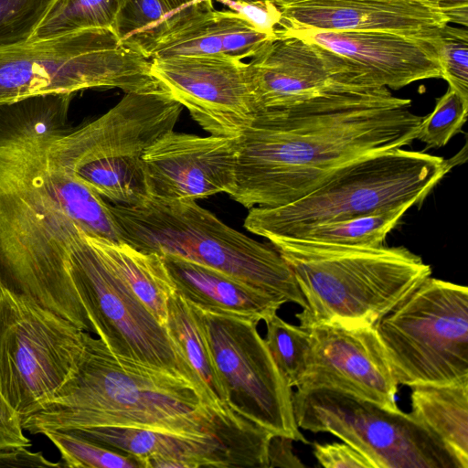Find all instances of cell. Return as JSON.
Returning a JSON list of instances; mask_svg holds the SVG:
<instances>
[{
  "label": "cell",
  "instance_id": "6da1fadb",
  "mask_svg": "<svg viewBox=\"0 0 468 468\" xmlns=\"http://www.w3.org/2000/svg\"><path fill=\"white\" fill-rule=\"evenodd\" d=\"M73 96L0 105V285L92 332L70 276L72 247L80 229L122 239L112 205L51 155Z\"/></svg>",
  "mask_w": 468,
  "mask_h": 468
},
{
  "label": "cell",
  "instance_id": "7a4b0ae2",
  "mask_svg": "<svg viewBox=\"0 0 468 468\" xmlns=\"http://www.w3.org/2000/svg\"><path fill=\"white\" fill-rule=\"evenodd\" d=\"M423 118L411 111L410 99L367 85H343L257 112L237 136L229 197L249 209L292 203L355 160L409 145Z\"/></svg>",
  "mask_w": 468,
  "mask_h": 468
},
{
  "label": "cell",
  "instance_id": "3957f363",
  "mask_svg": "<svg viewBox=\"0 0 468 468\" xmlns=\"http://www.w3.org/2000/svg\"><path fill=\"white\" fill-rule=\"evenodd\" d=\"M80 360L56 397L21 421L23 430L136 427L200 430L213 406L180 374L112 353L101 338L84 335Z\"/></svg>",
  "mask_w": 468,
  "mask_h": 468
},
{
  "label": "cell",
  "instance_id": "277c9868",
  "mask_svg": "<svg viewBox=\"0 0 468 468\" xmlns=\"http://www.w3.org/2000/svg\"><path fill=\"white\" fill-rule=\"evenodd\" d=\"M289 265L304 298L300 326L374 324L431 268L407 248L342 247L298 238L268 239Z\"/></svg>",
  "mask_w": 468,
  "mask_h": 468
},
{
  "label": "cell",
  "instance_id": "5b68a950",
  "mask_svg": "<svg viewBox=\"0 0 468 468\" xmlns=\"http://www.w3.org/2000/svg\"><path fill=\"white\" fill-rule=\"evenodd\" d=\"M122 241L144 252L174 255L217 270L286 303L305 305L277 250L228 226L196 201L150 198L113 205Z\"/></svg>",
  "mask_w": 468,
  "mask_h": 468
},
{
  "label": "cell",
  "instance_id": "8992f818",
  "mask_svg": "<svg viewBox=\"0 0 468 468\" xmlns=\"http://www.w3.org/2000/svg\"><path fill=\"white\" fill-rule=\"evenodd\" d=\"M453 165L402 148L355 160L304 197L275 207H252L244 227L271 239L295 238L312 227L419 203Z\"/></svg>",
  "mask_w": 468,
  "mask_h": 468
},
{
  "label": "cell",
  "instance_id": "52a82bcc",
  "mask_svg": "<svg viewBox=\"0 0 468 468\" xmlns=\"http://www.w3.org/2000/svg\"><path fill=\"white\" fill-rule=\"evenodd\" d=\"M99 88L128 93L162 86L151 74V59L122 43L109 28L0 48V105Z\"/></svg>",
  "mask_w": 468,
  "mask_h": 468
},
{
  "label": "cell",
  "instance_id": "ba28073f",
  "mask_svg": "<svg viewBox=\"0 0 468 468\" xmlns=\"http://www.w3.org/2000/svg\"><path fill=\"white\" fill-rule=\"evenodd\" d=\"M374 328L398 384L468 380V288L431 276Z\"/></svg>",
  "mask_w": 468,
  "mask_h": 468
},
{
  "label": "cell",
  "instance_id": "9c48e42d",
  "mask_svg": "<svg viewBox=\"0 0 468 468\" xmlns=\"http://www.w3.org/2000/svg\"><path fill=\"white\" fill-rule=\"evenodd\" d=\"M292 402L299 428L336 436L373 468H463L447 445L410 413L328 388L297 389Z\"/></svg>",
  "mask_w": 468,
  "mask_h": 468
},
{
  "label": "cell",
  "instance_id": "30bf717a",
  "mask_svg": "<svg viewBox=\"0 0 468 468\" xmlns=\"http://www.w3.org/2000/svg\"><path fill=\"white\" fill-rule=\"evenodd\" d=\"M85 332L0 285V393L21 421L52 401L76 369Z\"/></svg>",
  "mask_w": 468,
  "mask_h": 468
},
{
  "label": "cell",
  "instance_id": "8fae6325",
  "mask_svg": "<svg viewBox=\"0 0 468 468\" xmlns=\"http://www.w3.org/2000/svg\"><path fill=\"white\" fill-rule=\"evenodd\" d=\"M70 276L92 332L117 356L177 373L206 396L165 325L153 315L80 229Z\"/></svg>",
  "mask_w": 468,
  "mask_h": 468
},
{
  "label": "cell",
  "instance_id": "7c38bea8",
  "mask_svg": "<svg viewBox=\"0 0 468 468\" xmlns=\"http://www.w3.org/2000/svg\"><path fill=\"white\" fill-rule=\"evenodd\" d=\"M71 431L134 457L140 468H269L273 436L229 404L217 406L200 430L101 426Z\"/></svg>",
  "mask_w": 468,
  "mask_h": 468
},
{
  "label": "cell",
  "instance_id": "4fadbf2b",
  "mask_svg": "<svg viewBox=\"0 0 468 468\" xmlns=\"http://www.w3.org/2000/svg\"><path fill=\"white\" fill-rule=\"evenodd\" d=\"M183 106L164 88L125 93L107 112L53 140L52 157L81 183L144 168L142 155L174 130Z\"/></svg>",
  "mask_w": 468,
  "mask_h": 468
},
{
  "label": "cell",
  "instance_id": "5bb4252c",
  "mask_svg": "<svg viewBox=\"0 0 468 468\" xmlns=\"http://www.w3.org/2000/svg\"><path fill=\"white\" fill-rule=\"evenodd\" d=\"M206 339L228 403L272 435L309 443L293 415L292 389L258 330V324L189 304Z\"/></svg>",
  "mask_w": 468,
  "mask_h": 468
},
{
  "label": "cell",
  "instance_id": "9a60e30c",
  "mask_svg": "<svg viewBox=\"0 0 468 468\" xmlns=\"http://www.w3.org/2000/svg\"><path fill=\"white\" fill-rule=\"evenodd\" d=\"M250 58L256 112L302 103L343 85L378 86L352 60L295 33H278Z\"/></svg>",
  "mask_w": 468,
  "mask_h": 468
},
{
  "label": "cell",
  "instance_id": "2e32d148",
  "mask_svg": "<svg viewBox=\"0 0 468 468\" xmlns=\"http://www.w3.org/2000/svg\"><path fill=\"white\" fill-rule=\"evenodd\" d=\"M151 74L211 135L237 137L255 102L246 62L227 56L151 59Z\"/></svg>",
  "mask_w": 468,
  "mask_h": 468
},
{
  "label": "cell",
  "instance_id": "e0dca14e",
  "mask_svg": "<svg viewBox=\"0 0 468 468\" xmlns=\"http://www.w3.org/2000/svg\"><path fill=\"white\" fill-rule=\"evenodd\" d=\"M308 330L306 370L297 389L335 388L399 410V384L374 326L322 324Z\"/></svg>",
  "mask_w": 468,
  "mask_h": 468
},
{
  "label": "cell",
  "instance_id": "ac0fdd59",
  "mask_svg": "<svg viewBox=\"0 0 468 468\" xmlns=\"http://www.w3.org/2000/svg\"><path fill=\"white\" fill-rule=\"evenodd\" d=\"M237 137L166 133L142 155L151 198L196 201L236 186Z\"/></svg>",
  "mask_w": 468,
  "mask_h": 468
},
{
  "label": "cell",
  "instance_id": "d6986e66",
  "mask_svg": "<svg viewBox=\"0 0 468 468\" xmlns=\"http://www.w3.org/2000/svg\"><path fill=\"white\" fill-rule=\"evenodd\" d=\"M281 15L277 33L388 31L427 39L449 24L416 0H271Z\"/></svg>",
  "mask_w": 468,
  "mask_h": 468
},
{
  "label": "cell",
  "instance_id": "ffe728a7",
  "mask_svg": "<svg viewBox=\"0 0 468 468\" xmlns=\"http://www.w3.org/2000/svg\"><path fill=\"white\" fill-rule=\"evenodd\" d=\"M289 32L352 60L381 87L399 90L418 80L442 78L437 56L424 39L388 31Z\"/></svg>",
  "mask_w": 468,
  "mask_h": 468
},
{
  "label": "cell",
  "instance_id": "44dd1931",
  "mask_svg": "<svg viewBox=\"0 0 468 468\" xmlns=\"http://www.w3.org/2000/svg\"><path fill=\"white\" fill-rule=\"evenodd\" d=\"M276 36L261 32L230 10L206 5L175 13L144 55L149 59L227 56L242 60Z\"/></svg>",
  "mask_w": 468,
  "mask_h": 468
},
{
  "label": "cell",
  "instance_id": "7402d4cb",
  "mask_svg": "<svg viewBox=\"0 0 468 468\" xmlns=\"http://www.w3.org/2000/svg\"><path fill=\"white\" fill-rule=\"evenodd\" d=\"M176 292L202 310L248 319L259 324L277 314L284 303L212 268L163 255Z\"/></svg>",
  "mask_w": 468,
  "mask_h": 468
},
{
  "label": "cell",
  "instance_id": "603a6c76",
  "mask_svg": "<svg viewBox=\"0 0 468 468\" xmlns=\"http://www.w3.org/2000/svg\"><path fill=\"white\" fill-rule=\"evenodd\" d=\"M411 412L468 468V380L410 386Z\"/></svg>",
  "mask_w": 468,
  "mask_h": 468
},
{
  "label": "cell",
  "instance_id": "cb8c5ba5",
  "mask_svg": "<svg viewBox=\"0 0 468 468\" xmlns=\"http://www.w3.org/2000/svg\"><path fill=\"white\" fill-rule=\"evenodd\" d=\"M87 235L138 299L165 325L168 299L176 288L164 258L154 252L138 250L123 241Z\"/></svg>",
  "mask_w": 468,
  "mask_h": 468
},
{
  "label": "cell",
  "instance_id": "d4e9b609",
  "mask_svg": "<svg viewBox=\"0 0 468 468\" xmlns=\"http://www.w3.org/2000/svg\"><path fill=\"white\" fill-rule=\"evenodd\" d=\"M165 327L195 372L210 405L228 404V395L218 375L207 344L189 303L175 292L167 303Z\"/></svg>",
  "mask_w": 468,
  "mask_h": 468
},
{
  "label": "cell",
  "instance_id": "484cf974",
  "mask_svg": "<svg viewBox=\"0 0 468 468\" xmlns=\"http://www.w3.org/2000/svg\"><path fill=\"white\" fill-rule=\"evenodd\" d=\"M119 0H53L28 41L92 28L112 29Z\"/></svg>",
  "mask_w": 468,
  "mask_h": 468
},
{
  "label": "cell",
  "instance_id": "4316f807",
  "mask_svg": "<svg viewBox=\"0 0 468 468\" xmlns=\"http://www.w3.org/2000/svg\"><path fill=\"white\" fill-rule=\"evenodd\" d=\"M408 207L316 225L299 235L311 242L342 247H379Z\"/></svg>",
  "mask_w": 468,
  "mask_h": 468
},
{
  "label": "cell",
  "instance_id": "83f0119b",
  "mask_svg": "<svg viewBox=\"0 0 468 468\" xmlns=\"http://www.w3.org/2000/svg\"><path fill=\"white\" fill-rule=\"evenodd\" d=\"M173 15L165 0H119L112 30L122 43L144 55Z\"/></svg>",
  "mask_w": 468,
  "mask_h": 468
},
{
  "label": "cell",
  "instance_id": "f1b7e54d",
  "mask_svg": "<svg viewBox=\"0 0 468 468\" xmlns=\"http://www.w3.org/2000/svg\"><path fill=\"white\" fill-rule=\"evenodd\" d=\"M264 338L280 373L292 388L304 377L309 352V330L283 321L276 314L265 321Z\"/></svg>",
  "mask_w": 468,
  "mask_h": 468
},
{
  "label": "cell",
  "instance_id": "f546056e",
  "mask_svg": "<svg viewBox=\"0 0 468 468\" xmlns=\"http://www.w3.org/2000/svg\"><path fill=\"white\" fill-rule=\"evenodd\" d=\"M58 449L64 467L140 468L134 457L107 448L69 430L43 431Z\"/></svg>",
  "mask_w": 468,
  "mask_h": 468
},
{
  "label": "cell",
  "instance_id": "4dcf8cb0",
  "mask_svg": "<svg viewBox=\"0 0 468 468\" xmlns=\"http://www.w3.org/2000/svg\"><path fill=\"white\" fill-rule=\"evenodd\" d=\"M426 40L440 63L442 79L449 87L468 100V31L444 25Z\"/></svg>",
  "mask_w": 468,
  "mask_h": 468
},
{
  "label": "cell",
  "instance_id": "1f68e13d",
  "mask_svg": "<svg viewBox=\"0 0 468 468\" xmlns=\"http://www.w3.org/2000/svg\"><path fill=\"white\" fill-rule=\"evenodd\" d=\"M467 109L468 100L449 87L438 99L432 112L423 118L416 139L426 144L427 148L446 145L461 132L467 119Z\"/></svg>",
  "mask_w": 468,
  "mask_h": 468
},
{
  "label": "cell",
  "instance_id": "d6a6232c",
  "mask_svg": "<svg viewBox=\"0 0 468 468\" xmlns=\"http://www.w3.org/2000/svg\"><path fill=\"white\" fill-rule=\"evenodd\" d=\"M53 0H0V48L28 41Z\"/></svg>",
  "mask_w": 468,
  "mask_h": 468
},
{
  "label": "cell",
  "instance_id": "836d02e7",
  "mask_svg": "<svg viewBox=\"0 0 468 468\" xmlns=\"http://www.w3.org/2000/svg\"><path fill=\"white\" fill-rule=\"evenodd\" d=\"M261 32L277 35L281 15L271 0H217Z\"/></svg>",
  "mask_w": 468,
  "mask_h": 468
},
{
  "label": "cell",
  "instance_id": "e575fe53",
  "mask_svg": "<svg viewBox=\"0 0 468 468\" xmlns=\"http://www.w3.org/2000/svg\"><path fill=\"white\" fill-rule=\"evenodd\" d=\"M314 455L325 468H373L362 454L346 442H315Z\"/></svg>",
  "mask_w": 468,
  "mask_h": 468
},
{
  "label": "cell",
  "instance_id": "d590c367",
  "mask_svg": "<svg viewBox=\"0 0 468 468\" xmlns=\"http://www.w3.org/2000/svg\"><path fill=\"white\" fill-rule=\"evenodd\" d=\"M23 431L20 418L0 393V447L30 446Z\"/></svg>",
  "mask_w": 468,
  "mask_h": 468
},
{
  "label": "cell",
  "instance_id": "8d00e7d4",
  "mask_svg": "<svg viewBox=\"0 0 468 468\" xmlns=\"http://www.w3.org/2000/svg\"><path fill=\"white\" fill-rule=\"evenodd\" d=\"M0 467H64L52 463L41 452H32L27 446L0 447Z\"/></svg>",
  "mask_w": 468,
  "mask_h": 468
},
{
  "label": "cell",
  "instance_id": "74e56055",
  "mask_svg": "<svg viewBox=\"0 0 468 468\" xmlns=\"http://www.w3.org/2000/svg\"><path fill=\"white\" fill-rule=\"evenodd\" d=\"M292 441V439L285 436L273 435L271 437L268 450L269 468L305 467L301 460L294 454Z\"/></svg>",
  "mask_w": 468,
  "mask_h": 468
},
{
  "label": "cell",
  "instance_id": "f35d334b",
  "mask_svg": "<svg viewBox=\"0 0 468 468\" xmlns=\"http://www.w3.org/2000/svg\"><path fill=\"white\" fill-rule=\"evenodd\" d=\"M441 14L449 23L468 26V0H416Z\"/></svg>",
  "mask_w": 468,
  "mask_h": 468
},
{
  "label": "cell",
  "instance_id": "ab89813d",
  "mask_svg": "<svg viewBox=\"0 0 468 468\" xmlns=\"http://www.w3.org/2000/svg\"><path fill=\"white\" fill-rule=\"evenodd\" d=\"M173 14L182 12L186 9L213 5V0H165Z\"/></svg>",
  "mask_w": 468,
  "mask_h": 468
}]
</instances>
